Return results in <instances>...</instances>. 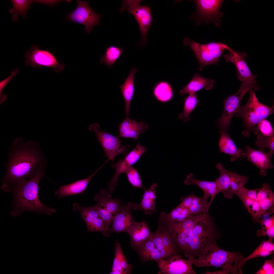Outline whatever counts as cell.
I'll return each mask as SVG.
<instances>
[{"instance_id": "obj_14", "label": "cell", "mask_w": 274, "mask_h": 274, "mask_svg": "<svg viewBox=\"0 0 274 274\" xmlns=\"http://www.w3.org/2000/svg\"><path fill=\"white\" fill-rule=\"evenodd\" d=\"M228 54L224 55L226 62H231L235 65L236 68V76L240 81L256 82L257 75L252 74L245 60L247 54L244 52H240L232 49Z\"/></svg>"}, {"instance_id": "obj_17", "label": "cell", "mask_w": 274, "mask_h": 274, "mask_svg": "<svg viewBox=\"0 0 274 274\" xmlns=\"http://www.w3.org/2000/svg\"><path fill=\"white\" fill-rule=\"evenodd\" d=\"M245 148V157L259 168L260 175L265 176L268 170L273 168L271 159L273 153L269 151L267 152L262 151L247 145Z\"/></svg>"}, {"instance_id": "obj_34", "label": "cell", "mask_w": 274, "mask_h": 274, "mask_svg": "<svg viewBox=\"0 0 274 274\" xmlns=\"http://www.w3.org/2000/svg\"><path fill=\"white\" fill-rule=\"evenodd\" d=\"M124 51L121 47L111 46L107 47L100 60V63L106 65L108 68L111 69Z\"/></svg>"}, {"instance_id": "obj_39", "label": "cell", "mask_w": 274, "mask_h": 274, "mask_svg": "<svg viewBox=\"0 0 274 274\" xmlns=\"http://www.w3.org/2000/svg\"><path fill=\"white\" fill-rule=\"evenodd\" d=\"M259 222L261 228L256 232L258 237L267 235L268 239L273 240L274 238V214L268 218L261 219Z\"/></svg>"}, {"instance_id": "obj_37", "label": "cell", "mask_w": 274, "mask_h": 274, "mask_svg": "<svg viewBox=\"0 0 274 274\" xmlns=\"http://www.w3.org/2000/svg\"><path fill=\"white\" fill-rule=\"evenodd\" d=\"M216 167L219 172L218 177L215 181L219 192L226 191L229 187L231 172L224 168L222 164L220 163L217 164Z\"/></svg>"}, {"instance_id": "obj_32", "label": "cell", "mask_w": 274, "mask_h": 274, "mask_svg": "<svg viewBox=\"0 0 274 274\" xmlns=\"http://www.w3.org/2000/svg\"><path fill=\"white\" fill-rule=\"evenodd\" d=\"M249 178L242 176L235 172H231L229 186L228 190L222 192L224 197L227 199L231 198L248 181Z\"/></svg>"}, {"instance_id": "obj_36", "label": "cell", "mask_w": 274, "mask_h": 274, "mask_svg": "<svg viewBox=\"0 0 274 274\" xmlns=\"http://www.w3.org/2000/svg\"><path fill=\"white\" fill-rule=\"evenodd\" d=\"M184 106L183 112L178 116L183 122H187L190 119V114L197 106L200 105L196 93H191L184 99Z\"/></svg>"}, {"instance_id": "obj_5", "label": "cell", "mask_w": 274, "mask_h": 274, "mask_svg": "<svg viewBox=\"0 0 274 274\" xmlns=\"http://www.w3.org/2000/svg\"><path fill=\"white\" fill-rule=\"evenodd\" d=\"M249 96L247 102L241 106L236 115L242 120L244 129L242 133L245 137L253 132L257 135L259 132L258 126L262 121L273 113L274 106L270 107L260 102L254 90L249 92Z\"/></svg>"}, {"instance_id": "obj_52", "label": "cell", "mask_w": 274, "mask_h": 274, "mask_svg": "<svg viewBox=\"0 0 274 274\" xmlns=\"http://www.w3.org/2000/svg\"><path fill=\"white\" fill-rule=\"evenodd\" d=\"M59 1H45V0H35L34 1V3H40L41 4L49 5L50 6H54L57 4Z\"/></svg>"}, {"instance_id": "obj_2", "label": "cell", "mask_w": 274, "mask_h": 274, "mask_svg": "<svg viewBox=\"0 0 274 274\" xmlns=\"http://www.w3.org/2000/svg\"><path fill=\"white\" fill-rule=\"evenodd\" d=\"M46 163L40 165L33 175L29 179H24L12 186L14 208L10 214L13 216H19L28 211L51 215L56 212L54 209L42 203L39 197V186L41 179L45 176L44 170Z\"/></svg>"}, {"instance_id": "obj_24", "label": "cell", "mask_w": 274, "mask_h": 274, "mask_svg": "<svg viewBox=\"0 0 274 274\" xmlns=\"http://www.w3.org/2000/svg\"><path fill=\"white\" fill-rule=\"evenodd\" d=\"M157 184L153 183L144 192L141 201L139 204H134L132 209L136 211L142 210L146 215H151L156 212V190Z\"/></svg>"}, {"instance_id": "obj_43", "label": "cell", "mask_w": 274, "mask_h": 274, "mask_svg": "<svg viewBox=\"0 0 274 274\" xmlns=\"http://www.w3.org/2000/svg\"><path fill=\"white\" fill-rule=\"evenodd\" d=\"M150 239L160 252L163 259H167L170 257L163 245L160 235L157 230L153 233Z\"/></svg>"}, {"instance_id": "obj_21", "label": "cell", "mask_w": 274, "mask_h": 274, "mask_svg": "<svg viewBox=\"0 0 274 274\" xmlns=\"http://www.w3.org/2000/svg\"><path fill=\"white\" fill-rule=\"evenodd\" d=\"M104 164L87 178L76 181L68 184L63 185H59V188L55 191V194L59 199L66 196L76 195L83 193L92 178Z\"/></svg>"}, {"instance_id": "obj_9", "label": "cell", "mask_w": 274, "mask_h": 274, "mask_svg": "<svg viewBox=\"0 0 274 274\" xmlns=\"http://www.w3.org/2000/svg\"><path fill=\"white\" fill-rule=\"evenodd\" d=\"M89 129L95 133L98 141L108 158V161L110 160L113 161L115 157L119 154L126 155L128 149L131 146L128 145H123L118 136L100 130V126L98 123L92 124L89 126Z\"/></svg>"}, {"instance_id": "obj_49", "label": "cell", "mask_w": 274, "mask_h": 274, "mask_svg": "<svg viewBox=\"0 0 274 274\" xmlns=\"http://www.w3.org/2000/svg\"><path fill=\"white\" fill-rule=\"evenodd\" d=\"M241 188L235 195L242 201L248 212L255 201L253 200L248 197L244 193Z\"/></svg>"}, {"instance_id": "obj_38", "label": "cell", "mask_w": 274, "mask_h": 274, "mask_svg": "<svg viewBox=\"0 0 274 274\" xmlns=\"http://www.w3.org/2000/svg\"><path fill=\"white\" fill-rule=\"evenodd\" d=\"M157 230L159 232L163 245L170 257L179 253L170 234L161 224H158Z\"/></svg>"}, {"instance_id": "obj_15", "label": "cell", "mask_w": 274, "mask_h": 274, "mask_svg": "<svg viewBox=\"0 0 274 274\" xmlns=\"http://www.w3.org/2000/svg\"><path fill=\"white\" fill-rule=\"evenodd\" d=\"M73 210L79 212L81 217L85 223L88 231L100 232L105 236H109L106 231L102 220L97 211L92 206H81L75 203L73 206Z\"/></svg>"}, {"instance_id": "obj_1", "label": "cell", "mask_w": 274, "mask_h": 274, "mask_svg": "<svg viewBox=\"0 0 274 274\" xmlns=\"http://www.w3.org/2000/svg\"><path fill=\"white\" fill-rule=\"evenodd\" d=\"M20 137L10 147L6 171L3 178L4 188L8 190L14 185L34 175L37 168L46 162L39 142L32 141L26 143Z\"/></svg>"}, {"instance_id": "obj_11", "label": "cell", "mask_w": 274, "mask_h": 274, "mask_svg": "<svg viewBox=\"0 0 274 274\" xmlns=\"http://www.w3.org/2000/svg\"><path fill=\"white\" fill-rule=\"evenodd\" d=\"M76 8L69 13L68 18L70 21L83 24L88 33L95 26L100 24L102 16L94 12L87 1L77 0Z\"/></svg>"}, {"instance_id": "obj_51", "label": "cell", "mask_w": 274, "mask_h": 274, "mask_svg": "<svg viewBox=\"0 0 274 274\" xmlns=\"http://www.w3.org/2000/svg\"><path fill=\"white\" fill-rule=\"evenodd\" d=\"M194 195L193 193H192L185 197L181 198V202L179 204L189 209L191 204Z\"/></svg>"}, {"instance_id": "obj_12", "label": "cell", "mask_w": 274, "mask_h": 274, "mask_svg": "<svg viewBox=\"0 0 274 274\" xmlns=\"http://www.w3.org/2000/svg\"><path fill=\"white\" fill-rule=\"evenodd\" d=\"M194 260L185 259L178 253L167 259H162L157 262L160 274H195L193 266Z\"/></svg>"}, {"instance_id": "obj_22", "label": "cell", "mask_w": 274, "mask_h": 274, "mask_svg": "<svg viewBox=\"0 0 274 274\" xmlns=\"http://www.w3.org/2000/svg\"><path fill=\"white\" fill-rule=\"evenodd\" d=\"M153 233L150 231L145 220L140 222L135 221L128 233L130 237L131 246L136 249L150 239Z\"/></svg>"}, {"instance_id": "obj_7", "label": "cell", "mask_w": 274, "mask_h": 274, "mask_svg": "<svg viewBox=\"0 0 274 274\" xmlns=\"http://www.w3.org/2000/svg\"><path fill=\"white\" fill-rule=\"evenodd\" d=\"M183 43L185 45L189 46L193 51L198 61L200 71L210 64H218L225 50L229 51L231 49L221 43L212 42L202 44L192 40L188 37L184 39Z\"/></svg>"}, {"instance_id": "obj_4", "label": "cell", "mask_w": 274, "mask_h": 274, "mask_svg": "<svg viewBox=\"0 0 274 274\" xmlns=\"http://www.w3.org/2000/svg\"><path fill=\"white\" fill-rule=\"evenodd\" d=\"M244 258L241 253L220 248L215 242L210 245L194 260V264L197 267L221 268V270L215 271L216 274H238V264Z\"/></svg>"}, {"instance_id": "obj_26", "label": "cell", "mask_w": 274, "mask_h": 274, "mask_svg": "<svg viewBox=\"0 0 274 274\" xmlns=\"http://www.w3.org/2000/svg\"><path fill=\"white\" fill-rule=\"evenodd\" d=\"M184 183L187 185H195L204 192L203 197L207 199L211 196L208 202L210 206L215 197L219 193L217 184L215 181H210L198 180L194 177L192 174H190L186 177Z\"/></svg>"}, {"instance_id": "obj_20", "label": "cell", "mask_w": 274, "mask_h": 274, "mask_svg": "<svg viewBox=\"0 0 274 274\" xmlns=\"http://www.w3.org/2000/svg\"><path fill=\"white\" fill-rule=\"evenodd\" d=\"M220 137L218 145L220 152L230 155L232 162L242 160L245 158V153L241 149H238L229 134L224 131H219Z\"/></svg>"}, {"instance_id": "obj_31", "label": "cell", "mask_w": 274, "mask_h": 274, "mask_svg": "<svg viewBox=\"0 0 274 274\" xmlns=\"http://www.w3.org/2000/svg\"><path fill=\"white\" fill-rule=\"evenodd\" d=\"M272 240L268 239L264 240L246 258H244L239 262L238 267L242 269V267L248 260L259 257H265L273 254L274 252V244Z\"/></svg>"}, {"instance_id": "obj_46", "label": "cell", "mask_w": 274, "mask_h": 274, "mask_svg": "<svg viewBox=\"0 0 274 274\" xmlns=\"http://www.w3.org/2000/svg\"><path fill=\"white\" fill-rule=\"evenodd\" d=\"M248 212L251 215L252 220L255 223L259 222L263 215L262 210L257 201H254Z\"/></svg>"}, {"instance_id": "obj_18", "label": "cell", "mask_w": 274, "mask_h": 274, "mask_svg": "<svg viewBox=\"0 0 274 274\" xmlns=\"http://www.w3.org/2000/svg\"><path fill=\"white\" fill-rule=\"evenodd\" d=\"M133 204L132 202H130L123 206L121 211L115 216L112 221L111 227L109 230L110 233H128L135 222L131 213Z\"/></svg>"}, {"instance_id": "obj_16", "label": "cell", "mask_w": 274, "mask_h": 274, "mask_svg": "<svg viewBox=\"0 0 274 274\" xmlns=\"http://www.w3.org/2000/svg\"><path fill=\"white\" fill-rule=\"evenodd\" d=\"M224 1L195 0L194 2L197 8V14L205 22H214L218 26L219 18L222 15L220 11Z\"/></svg>"}, {"instance_id": "obj_8", "label": "cell", "mask_w": 274, "mask_h": 274, "mask_svg": "<svg viewBox=\"0 0 274 274\" xmlns=\"http://www.w3.org/2000/svg\"><path fill=\"white\" fill-rule=\"evenodd\" d=\"M143 1L124 0L119 11L126 10L132 15L137 22L140 32L141 38L139 43L143 46L148 40V33L153 19L151 7L148 5H142Z\"/></svg>"}, {"instance_id": "obj_29", "label": "cell", "mask_w": 274, "mask_h": 274, "mask_svg": "<svg viewBox=\"0 0 274 274\" xmlns=\"http://www.w3.org/2000/svg\"><path fill=\"white\" fill-rule=\"evenodd\" d=\"M132 266L129 264L124 254L120 244H116L115 256L111 274H129L132 271Z\"/></svg>"}, {"instance_id": "obj_30", "label": "cell", "mask_w": 274, "mask_h": 274, "mask_svg": "<svg viewBox=\"0 0 274 274\" xmlns=\"http://www.w3.org/2000/svg\"><path fill=\"white\" fill-rule=\"evenodd\" d=\"M136 249L140 258L144 262L154 261L157 262L163 259L160 252L150 239L146 241Z\"/></svg>"}, {"instance_id": "obj_23", "label": "cell", "mask_w": 274, "mask_h": 274, "mask_svg": "<svg viewBox=\"0 0 274 274\" xmlns=\"http://www.w3.org/2000/svg\"><path fill=\"white\" fill-rule=\"evenodd\" d=\"M111 197L108 191L101 189L95 194L94 200L97 202V205L105 209L115 217L121 211L123 205L119 199H111Z\"/></svg>"}, {"instance_id": "obj_42", "label": "cell", "mask_w": 274, "mask_h": 274, "mask_svg": "<svg viewBox=\"0 0 274 274\" xmlns=\"http://www.w3.org/2000/svg\"><path fill=\"white\" fill-rule=\"evenodd\" d=\"M125 173L129 182L133 187L142 188L144 190L145 189L143 185L141 178L136 169L131 166Z\"/></svg>"}, {"instance_id": "obj_10", "label": "cell", "mask_w": 274, "mask_h": 274, "mask_svg": "<svg viewBox=\"0 0 274 274\" xmlns=\"http://www.w3.org/2000/svg\"><path fill=\"white\" fill-rule=\"evenodd\" d=\"M25 66L40 68L45 67L52 68L56 72L62 70L64 64L58 62L55 56L47 50L39 49V46L33 45L26 52Z\"/></svg>"}, {"instance_id": "obj_40", "label": "cell", "mask_w": 274, "mask_h": 274, "mask_svg": "<svg viewBox=\"0 0 274 274\" xmlns=\"http://www.w3.org/2000/svg\"><path fill=\"white\" fill-rule=\"evenodd\" d=\"M207 200L203 196L199 197L194 194L189 209L191 214L195 215L208 212L210 207Z\"/></svg>"}, {"instance_id": "obj_41", "label": "cell", "mask_w": 274, "mask_h": 274, "mask_svg": "<svg viewBox=\"0 0 274 274\" xmlns=\"http://www.w3.org/2000/svg\"><path fill=\"white\" fill-rule=\"evenodd\" d=\"M255 144L259 150L265 152L266 148L274 152V134L270 136L265 135L260 132L255 141Z\"/></svg>"}, {"instance_id": "obj_33", "label": "cell", "mask_w": 274, "mask_h": 274, "mask_svg": "<svg viewBox=\"0 0 274 274\" xmlns=\"http://www.w3.org/2000/svg\"><path fill=\"white\" fill-rule=\"evenodd\" d=\"M12 7L9 10V12L11 14L12 18L14 21L18 20V16L21 15L23 18L26 17L27 12L29 9L33 0H11Z\"/></svg>"}, {"instance_id": "obj_13", "label": "cell", "mask_w": 274, "mask_h": 274, "mask_svg": "<svg viewBox=\"0 0 274 274\" xmlns=\"http://www.w3.org/2000/svg\"><path fill=\"white\" fill-rule=\"evenodd\" d=\"M145 146H142L138 142L135 147L127 154L122 159L112 165L115 169V173L112 179L107 183V191L110 193L114 192L115 186L118 184L119 176L125 172L129 167L135 163L147 151Z\"/></svg>"}, {"instance_id": "obj_27", "label": "cell", "mask_w": 274, "mask_h": 274, "mask_svg": "<svg viewBox=\"0 0 274 274\" xmlns=\"http://www.w3.org/2000/svg\"><path fill=\"white\" fill-rule=\"evenodd\" d=\"M193 215L188 209L179 204L168 213L164 212L161 213L158 221L171 224L178 223L185 220Z\"/></svg>"}, {"instance_id": "obj_48", "label": "cell", "mask_w": 274, "mask_h": 274, "mask_svg": "<svg viewBox=\"0 0 274 274\" xmlns=\"http://www.w3.org/2000/svg\"><path fill=\"white\" fill-rule=\"evenodd\" d=\"M19 71V69L16 68L14 69L11 72V74L4 80L1 81L0 82V104H1L3 103L7 98L6 95L4 94H2V92L4 88L11 80V78L16 74Z\"/></svg>"}, {"instance_id": "obj_35", "label": "cell", "mask_w": 274, "mask_h": 274, "mask_svg": "<svg viewBox=\"0 0 274 274\" xmlns=\"http://www.w3.org/2000/svg\"><path fill=\"white\" fill-rule=\"evenodd\" d=\"M153 94L157 99L162 102L170 100L173 95L171 86L168 82L165 81H161L155 85L153 90Z\"/></svg>"}, {"instance_id": "obj_25", "label": "cell", "mask_w": 274, "mask_h": 274, "mask_svg": "<svg viewBox=\"0 0 274 274\" xmlns=\"http://www.w3.org/2000/svg\"><path fill=\"white\" fill-rule=\"evenodd\" d=\"M215 82L213 79L205 78L195 73L190 82L180 90L179 94L182 96L185 94L196 93L203 88L206 90H211Z\"/></svg>"}, {"instance_id": "obj_19", "label": "cell", "mask_w": 274, "mask_h": 274, "mask_svg": "<svg viewBox=\"0 0 274 274\" xmlns=\"http://www.w3.org/2000/svg\"><path fill=\"white\" fill-rule=\"evenodd\" d=\"M146 122H137L128 117L124 120L118 126V138L133 139L137 140L140 135L149 128Z\"/></svg>"}, {"instance_id": "obj_28", "label": "cell", "mask_w": 274, "mask_h": 274, "mask_svg": "<svg viewBox=\"0 0 274 274\" xmlns=\"http://www.w3.org/2000/svg\"><path fill=\"white\" fill-rule=\"evenodd\" d=\"M138 70L134 67H132L124 83L119 87L125 102L127 117H128L129 114L130 105L134 93V76Z\"/></svg>"}, {"instance_id": "obj_45", "label": "cell", "mask_w": 274, "mask_h": 274, "mask_svg": "<svg viewBox=\"0 0 274 274\" xmlns=\"http://www.w3.org/2000/svg\"><path fill=\"white\" fill-rule=\"evenodd\" d=\"M258 127L259 132L265 135L270 136L274 134L273 128L271 123L266 119L259 123Z\"/></svg>"}, {"instance_id": "obj_6", "label": "cell", "mask_w": 274, "mask_h": 274, "mask_svg": "<svg viewBox=\"0 0 274 274\" xmlns=\"http://www.w3.org/2000/svg\"><path fill=\"white\" fill-rule=\"evenodd\" d=\"M260 89L256 82H243L236 93L228 96L223 100L224 107L222 114L216 122L219 131L227 132L229 130L232 119L239 110L243 98L250 91L258 90Z\"/></svg>"}, {"instance_id": "obj_44", "label": "cell", "mask_w": 274, "mask_h": 274, "mask_svg": "<svg viewBox=\"0 0 274 274\" xmlns=\"http://www.w3.org/2000/svg\"><path fill=\"white\" fill-rule=\"evenodd\" d=\"M273 198L274 193L270 187L269 184L264 183L261 187L258 189L257 201Z\"/></svg>"}, {"instance_id": "obj_50", "label": "cell", "mask_w": 274, "mask_h": 274, "mask_svg": "<svg viewBox=\"0 0 274 274\" xmlns=\"http://www.w3.org/2000/svg\"><path fill=\"white\" fill-rule=\"evenodd\" d=\"M245 194L248 198L254 201H256L258 193V189H248L244 186L241 188Z\"/></svg>"}, {"instance_id": "obj_47", "label": "cell", "mask_w": 274, "mask_h": 274, "mask_svg": "<svg viewBox=\"0 0 274 274\" xmlns=\"http://www.w3.org/2000/svg\"><path fill=\"white\" fill-rule=\"evenodd\" d=\"M256 274H274V259L266 260L261 267L256 272Z\"/></svg>"}, {"instance_id": "obj_3", "label": "cell", "mask_w": 274, "mask_h": 274, "mask_svg": "<svg viewBox=\"0 0 274 274\" xmlns=\"http://www.w3.org/2000/svg\"><path fill=\"white\" fill-rule=\"evenodd\" d=\"M219 235L214 219L209 212L206 213L190 230L182 254L194 260L210 245L216 242Z\"/></svg>"}]
</instances>
